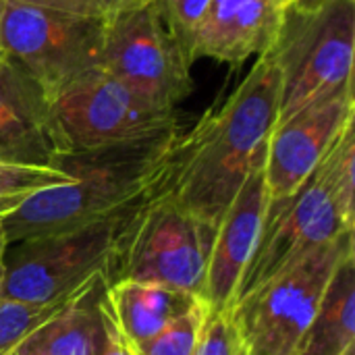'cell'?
<instances>
[{
  "label": "cell",
  "instance_id": "ffe728a7",
  "mask_svg": "<svg viewBox=\"0 0 355 355\" xmlns=\"http://www.w3.org/2000/svg\"><path fill=\"white\" fill-rule=\"evenodd\" d=\"M206 316L208 308L200 300L193 308L173 318L162 331H158L150 341L133 352V355H191Z\"/></svg>",
  "mask_w": 355,
  "mask_h": 355
},
{
  "label": "cell",
  "instance_id": "ba28073f",
  "mask_svg": "<svg viewBox=\"0 0 355 355\" xmlns=\"http://www.w3.org/2000/svg\"><path fill=\"white\" fill-rule=\"evenodd\" d=\"M102 19L4 0L0 56L29 77L48 102L69 83L100 67Z\"/></svg>",
  "mask_w": 355,
  "mask_h": 355
},
{
  "label": "cell",
  "instance_id": "484cf974",
  "mask_svg": "<svg viewBox=\"0 0 355 355\" xmlns=\"http://www.w3.org/2000/svg\"><path fill=\"white\" fill-rule=\"evenodd\" d=\"M8 250V241H6V233H4V225H2V218H0V266L4 262V254Z\"/></svg>",
  "mask_w": 355,
  "mask_h": 355
},
{
  "label": "cell",
  "instance_id": "3957f363",
  "mask_svg": "<svg viewBox=\"0 0 355 355\" xmlns=\"http://www.w3.org/2000/svg\"><path fill=\"white\" fill-rule=\"evenodd\" d=\"M354 166L352 123L293 193L268 200L256 248L231 306L302 262L320 245L354 231Z\"/></svg>",
  "mask_w": 355,
  "mask_h": 355
},
{
  "label": "cell",
  "instance_id": "52a82bcc",
  "mask_svg": "<svg viewBox=\"0 0 355 355\" xmlns=\"http://www.w3.org/2000/svg\"><path fill=\"white\" fill-rule=\"evenodd\" d=\"M191 64L166 0H139L104 19L100 67L144 98L175 108L193 89Z\"/></svg>",
  "mask_w": 355,
  "mask_h": 355
},
{
  "label": "cell",
  "instance_id": "7402d4cb",
  "mask_svg": "<svg viewBox=\"0 0 355 355\" xmlns=\"http://www.w3.org/2000/svg\"><path fill=\"white\" fill-rule=\"evenodd\" d=\"M19 2H29L35 6L69 12L75 17H87V19H108L121 8H127L139 0H19Z\"/></svg>",
  "mask_w": 355,
  "mask_h": 355
},
{
  "label": "cell",
  "instance_id": "277c9868",
  "mask_svg": "<svg viewBox=\"0 0 355 355\" xmlns=\"http://www.w3.org/2000/svg\"><path fill=\"white\" fill-rule=\"evenodd\" d=\"M212 237L214 229L185 212L162 183L125 220L104 283H160L200 297Z\"/></svg>",
  "mask_w": 355,
  "mask_h": 355
},
{
  "label": "cell",
  "instance_id": "4316f807",
  "mask_svg": "<svg viewBox=\"0 0 355 355\" xmlns=\"http://www.w3.org/2000/svg\"><path fill=\"white\" fill-rule=\"evenodd\" d=\"M343 355H355V345H352L349 349H345V354Z\"/></svg>",
  "mask_w": 355,
  "mask_h": 355
},
{
  "label": "cell",
  "instance_id": "8992f818",
  "mask_svg": "<svg viewBox=\"0 0 355 355\" xmlns=\"http://www.w3.org/2000/svg\"><path fill=\"white\" fill-rule=\"evenodd\" d=\"M268 52L281 73L279 125L354 83L355 0H331L314 10L289 6Z\"/></svg>",
  "mask_w": 355,
  "mask_h": 355
},
{
  "label": "cell",
  "instance_id": "7c38bea8",
  "mask_svg": "<svg viewBox=\"0 0 355 355\" xmlns=\"http://www.w3.org/2000/svg\"><path fill=\"white\" fill-rule=\"evenodd\" d=\"M266 148L252 166L241 189L218 220L206 264L202 302L208 312L218 314L231 308L241 275L256 248L262 218L268 206V189L264 177Z\"/></svg>",
  "mask_w": 355,
  "mask_h": 355
},
{
  "label": "cell",
  "instance_id": "603a6c76",
  "mask_svg": "<svg viewBox=\"0 0 355 355\" xmlns=\"http://www.w3.org/2000/svg\"><path fill=\"white\" fill-rule=\"evenodd\" d=\"M208 4H210V0H166V6H168L173 25H175L181 42L185 44L189 56H191V50L189 48H191L193 31H196V27H198L204 10L208 8Z\"/></svg>",
  "mask_w": 355,
  "mask_h": 355
},
{
  "label": "cell",
  "instance_id": "d4e9b609",
  "mask_svg": "<svg viewBox=\"0 0 355 355\" xmlns=\"http://www.w3.org/2000/svg\"><path fill=\"white\" fill-rule=\"evenodd\" d=\"M327 2H331V0H291V8H295V10H314V8H320Z\"/></svg>",
  "mask_w": 355,
  "mask_h": 355
},
{
  "label": "cell",
  "instance_id": "83f0119b",
  "mask_svg": "<svg viewBox=\"0 0 355 355\" xmlns=\"http://www.w3.org/2000/svg\"><path fill=\"white\" fill-rule=\"evenodd\" d=\"M2 8H4V0H0V15H2Z\"/></svg>",
  "mask_w": 355,
  "mask_h": 355
},
{
  "label": "cell",
  "instance_id": "9a60e30c",
  "mask_svg": "<svg viewBox=\"0 0 355 355\" xmlns=\"http://www.w3.org/2000/svg\"><path fill=\"white\" fill-rule=\"evenodd\" d=\"M200 300L183 289L129 279L114 281L102 291V304L131 354Z\"/></svg>",
  "mask_w": 355,
  "mask_h": 355
},
{
  "label": "cell",
  "instance_id": "8fae6325",
  "mask_svg": "<svg viewBox=\"0 0 355 355\" xmlns=\"http://www.w3.org/2000/svg\"><path fill=\"white\" fill-rule=\"evenodd\" d=\"M355 121L354 83L320 98L275 125L266 144L268 198L293 193L318 166L347 125Z\"/></svg>",
  "mask_w": 355,
  "mask_h": 355
},
{
  "label": "cell",
  "instance_id": "5bb4252c",
  "mask_svg": "<svg viewBox=\"0 0 355 355\" xmlns=\"http://www.w3.org/2000/svg\"><path fill=\"white\" fill-rule=\"evenodd\" d=\"M54 156L48 98L0 56V162L50 166Z\"/></svg>",
  "mask_w": 355,
  "mask_h": 355
},
{
  "label": "cell",
  "instance_id": "2e32d148",
  "mask_svg": "<svg viewBox=\"0 0 355 355\" xmlns=\"http://www.w3.org/2000/svg\"><path fill=\"white\" fill-rule=\"evenodd\" d=\"M355 345V254L333 272L297 355H343Z\"/></svg>",
  "mask_w": 355,
  "mask_h": 355
},
{
  "label": "cell",
  "instance_id": "7a4b0ae2",
  "mask_svg": "<svg viewBox=\"0 0 355 355\" xmlns=\"http://www.w3.org/2000/svg\"><path fill=\"white\" fill-rule=\"evenodd\" d=\"M179 139L177 123L129 141L56 154L50 166L71 181L35 191L2 218L8 245L64 233L135 206L164 183Z\"/></svg>",
  "mask_w": 355,
  "mask_h": 355
},
{
  "label": "cell",
  "instance_id": "cb8c5ba5",
  "mask_svg": "<svg viewBox=\"0 0 355 355\" xmlns=\"http://www.w3.org/2000/svg\"><path fill=\"white\" fill-rule=\"evenodd\" d=\"M98 308H100V329H98V335H96V343H94L92 355H133L131 349L127 347V343L123 341L121 333L116 331L108 310L104 308L102 295H100Z\"/></svg>",
  "mask_w": 355,
  "mask_h": 355
},
{
  "label": "cell",
  "instance_id": "5b68a950",
  "mask_svg": "<svg viewBox=\"0 0 355 355\" xmlns=\"http://www.w3.org/2000/svg\"><path fill=\"white\" fill-rule=\"evenodd\" d=\"M354 252V231L320 245L227 310L235 355H297L324 289Z\"/></svg>",
  "mask_w": 355,
  "mask_h": 355
},
{
  "label": "cell",
  "instance_id": "d6986e66",
  "mask_svg": "<svg viewBox=\"0 0 355 355\" xmlns=\"http://www.w3.org/2000/svg\"><path fill=\"white\" fill-rule=\"evenodd\" d=\"M69 181L71 177L54 166L0 162V218L17 210L35 191Z\"/></svg>",
  "mask_w": 355,
  "mask_h": 355
},
{
  "label": "cell",
  "instance_id": "6da1fadb",
  "mask_svg": "<svg viewBox=\"0 0 355 355\" xmlns=\"http://www.w3.org/2000/svg\"><path fill=\"white\" fill-rule=\"evenodd\" d=\"M281 102V73L270 52L258 56L239 87L181 135L164 189L200 223L216 229L268 144Z\"/></svg>",
  "mask_w": 355,
  "mask_h": 355
},
{
  "label": "cell",
  "instance_id": "f1b7e54d",
  "mask_svg": "<svg viewBox=\"0 0 355 355\" xmlns=\"http://www.w3.org/2000/svg\"><path fill=\"white\" fill-rule=\"evenodd\" d=\"M0 281H2V266H0Z\"/></svg>",
  "mask_w": 355,
  "mask_h": 355
},
{
  "label": "cell",
  "instance_id": "ac0fdd59",
  "mask_svg": "<svg viewBox=\"0 0 355 355\" xmlns=\"http://www.w3.org/2000/svg\"><path fill=\"white\" fill-rule=\"evenodd\" d=\"M87 283L48 304H29L0 295V355L15 354L33 333H37L60 310H64Z\"/></svg>",
  "mask_w": 355,
  "mask_h": 355
},
{
  "label": "cell",
  "instance_id": "30bf717a",
  "mask_svg": "<svg viewBox=\"0 0 355 355\" xmlns=\"http://www.w3.org/2000/svg\"><path fill=\"white\" fill-rule=\"evenodd\" d=\"M48 110L56 154L129 141L179 123L175 108L144 98L102 67L58 92Z\"/></svg>",
  "mask_w": 355,
  "mask_h": 355
},
{
  "label": "cell",
  "instance_id": "9c48e42d",
  "mask_svg": "<svg viewBox=\"0 0 355 355\" xmlns=\"http://www.w3.org/2000/svg\"><path fill=\"white\" fill-rule=\"evenodd\" d=\"M141 202L64 233L8 245L2 262L0 295L48 304L104 275L125 220Z\"/></svg>",
  "mask_w": 355,
  "mask_h": 355
},
{
  "label": "cell",
  "instance_id": "e0dca14e",
  "mask_svg": "<svg viewBox=\"0 0 355 355\" xmlns=\"http://www.w3.org/2000/svg\"><path fill=\"white\" fill-rule=\"evenodd\" d=\"M104 287V275L94 277L64 310L33 333L12 355H92L100 329L98 302Z\"/></svg>",
  "mask_w": 355,
  "mask_h": 355
},
{
  "label": "cell",
  "instance_id": "f546056e",
  "mask_svg": "<svg viewBox=\"0 0 355 355\" xmlns=\"http://www.w3.org/2000/svg\"><path fill=\"white\" fill-rule=\"evenodd\" d=\"M285 2H287V4H289V6H291V0H285Z\"/></svg>",
  "mask_w": 355,
  "mask_h": 355
},
{
  "label": "cell",
  "instance_id": "4fadbf2b",
  "mask_svg": "<svg viewBox=\"0 0 355 355\" xmlns=\"http://www.w3.org/2000/svg\"><path fill=\"white\" fill-rule=\"evenodd\" d=\"M287 8L285 0H210L191 37L193 62L212 58L237 67L266 54Z\"/></svg>",
  "mask_w": 355,
  "mask_h": 355
},
{
  "label": "cell",
  "instance_id": "44dd1931",
  "mask_svg": "<svg viewBox=\"0 0 355 355\" xmlns=\"http://www.w3.org/2000/svg\"><path fill=\"white\" fill-rule=\"evenodd\" d=\"M191 355H235L227 312H208Z\"/></svg>",
  "mask_w": 355,
  "mask_h": 355
}]
</instances>
